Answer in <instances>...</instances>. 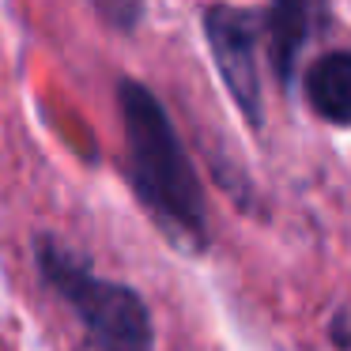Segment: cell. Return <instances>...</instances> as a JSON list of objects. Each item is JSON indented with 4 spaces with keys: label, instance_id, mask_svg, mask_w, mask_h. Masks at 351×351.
Here are the masks:
<instances>
[{
    "label": "cell",
    "instance_id": "6da1fadb",
    "mask_svg": "<svg viewBox=\"0 0 351 351\" xmlns=\"http://www.w3.org/2000/svg\"><path fill=\"white\" fill-rule=\"evenodd\" d=\"M129 144V178L140 204L152 212L159 230L185 253H204L208 245V204L193 159L170 121L167 106L136 80L117 84Z\"/></svg>",
    "mask_w": 351,
    "mask_h": 351
},
{
    "label": "cell",
    "instance_id": "7a4b0ae2",
    "mask_svg": "<svg viewBox=\"0 0 351 351\" xmlns=\"http://www.w3.org/2000/svg\"><path fill=\"white\" fill-rule=\"evenodd\" d=\"M38 272L87 328V340L99 351H152L155 325L152 310L129 283L99 276L72 245L57 242L53 234H38L34 242Z\"/></svg>",
    "mask_w": 351,
    "mask_h": 351
},
{
    "label": "cell",
    "instance_id": "3957f363",
    "mask_svg": "<svg viewBox=\"0 0 351 351\" xmlns=\"http://www.w3.org/2000/svg\"><path fill=\"white\" fill-rule=\"evenodd\" d=\"M204 34L223 87L238 102L250 125L265 121L261 110V72H257V19L238 8H212L204 16Z\"/></svg>",
    "mask_w": 351,
    "mask_h": 351
},
{
    "label": "cell",
    "instance_id": "277c9868",
    "mask_svg": "<svg viewBox=\"0 0 351 351\" xmlns=\"http://www.w3.org/2000/svg\"><path fill=\"white\" fill-rule=\"evenodd\" d=\"M328 12V0H272L268 12V53L272 72L283 87L295 80L298 57L310 46V38L321 31Z\"/></svg>",
    "mask_w": 351,
    "mask_h": 351
},
{
    "label": "cell",
    "instance_id": "5b68a950",
    "mask_svg": "<svg viewBox=\"0 0 351 351\" xmlns=\"http://www.w3.org/2000/svg\"><path fill=\"white\" fill-rule=\"evenodd\" d=\"M306 102L328 125H351V49H332L306 69Z\"/></svg>",
    "mask_w": 351,
    "mask_h": 351
},
{
    "label": "cell",
    "instance_id": "8992f818",
    "mask_svg": "<svg viewBox=\"0 0 351 351\" xmlns=\"http://www.w3.org/2000/svg\"><path fill=\"white\" fill-rule=\"evenodd\" d=\"M91 8L99 12L102 23L121 34H132L144 19V0H91Z\"/></svg>",
    "mask_w": 351,
    "mask_h": 351
},
{
    "label": "cell",
    "instance_id": "52a82bcc",
    "mask_svg": "<svg viewBox=\"0 0 351 351\" xmlns=\"http://www.w3.org/2000/svg\"><path fill=\"white\" fill-rule=\"evenodd\" d=\"M328 340L336 343V348L351 351V306H340L332 317V325H328Z\"/></svg>",
    "mask_w": 351,
    "mask_h": 351
}]
</instances>
